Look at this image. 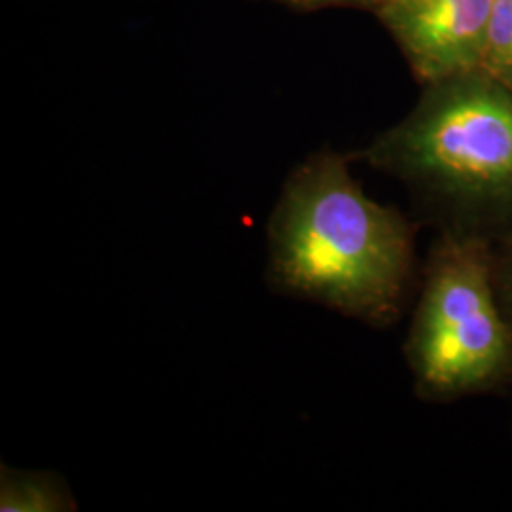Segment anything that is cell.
<instances>
[{"label":"cell","instance_id":"cell-1","mask_svg":"<svg viewBox=\"0 0 512 512\" xmlns=\"http://www.w3.org/2000/svg\"><path fill=\"white\" fill-rule=\"evenodd\" d=\"M268 256L277 291L389 327L414 283V224L368 198L346 158L321 152L287 179L268 222Z\"/></svg>","mask_w":512,"mask_h":512},{"label":"cell","instance_id":"cell-2","mask_svg":"<svg viewBox=\"0 0 512 512\" xmlns=\"http://www.w3.org/2000/svg\"><path fill=\"white\" fill-rule=\"evenodd\" d=\"M365 156L408 184L442 230L512 234V90L494 78L473 71L429 84Z\"/></svg>","mask_w":512,"mask_h":512},{"label":"cell","instance_id":"cell-3","mask_svg":"<svg viewBox=\"0 0 512 512\" xmlns=\"http://www.w3.org/2000/svg\"><path fill=\"white\" fill-rule=\"evenodd\" d=\"M404 353L423 401L450 403L512 384V327L495 291L492 239L440 232Z\"/></svg>","mask_w":512,"mask_h":512},{"label":"cell","instance_id":"cell-4","mask_svg":"<svg viewBox=\"0 0 512 512\" xmlns=\"http://www.w3.org/2000/svg\"><path fill=\"white\" fill-rule=\"evenodd\" d=\"M494 0H380L376 14L421 82L478 71Z\"/></svg>","mask_w":512,"mask_h":512},{"label":"cell","instance_id":"cell-5","mask_svg":"<svg viewBox=\"0 0 512 512\" xmlns=\"http://www.w3.org/2000/svg\"><path fill=\"white\" fill-rule=\"evenodd\" d=\"M0 509L4 512H42L69 511L74 507L71 495L55 476L4 469Z\"/></svg>","mask_w":512,"mask_h":512},{"label":"cell","instance_id":"cell-6","mask_svg":"<svg viewBox=\"0 0 512 512\" xmlns=\"http://www.w3.org/2000/svg\"><path fill=\"white\" fill-rule=\"evenodd\" d=\"M478 71L512 90V0H494Z\"/></svg>","mask_w":512,"mask_h":512},{"label":"cell","instance_id":"cell-7","mask_svg":"<svg viewBox=\"0 0 512 512\" xmlns=\"http://www.w3.org/2000/svg\"><path fill=\"white\" fill-rule=\"evenodd\" d=\"M494 283L501 310L512 327V234L494 241Z\"/></svg>","mask_w":512,"mask_h":512},{"label":"cell","instance_id":"cell-8","mask_svg":"<svg viewBox=\"0 0 512 512\" xmlns=\"http://www.w3.org/2000/svg\"><path fill=\"white\" fill-rule=\"evenodd\" d=\"M279 2H287L293 6H302V8H319V6H330V4H348V2H355V4H370L376 8V4L380 0H279Z\"/></svg>","mask_w":512,"mask_h":512}]
</instances>
